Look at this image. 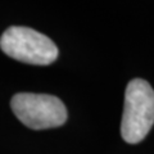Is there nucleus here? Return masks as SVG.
I'll return each mask as SVG.
<instances>
[{
  "mask_svg": "<svg viewBox=\"0 0 154 154\" xmlns=\"http://www.w3.org/2000/svg\"><path fill=\"white\" fill-rule=\"evenodd\" d=\"M11 107L19 121L32 130L59 127L68 117L62 100L49 94L18 93L12 98Z\"/></svg>",
  "mask_w": 154,
  "mask_h": 154,
  "instance_id": "3",
  "label": "nucleus"
},
{
  "mask_svg": "<svg viewBox=\"0 0 154 154\" xmlns=\"http://www.w3.org/2000/svg\"><path fill=\"white\" fill-rule=\"evenodd\" d=\"M0 49L22 63L48 66L57 60L58 48L48 36L30 27L12 26L0 37Z\"/></svg>",
  "mask_w": 154,
  "mask_h": 154,
  "instance_id": "2",
  "label": "nucleus"
},
{
  "mask_svg": "<svg viewBox=\"0 0 154 154\" xmlns=\"http://www.w3.org/2000/svg\"><path fill=\"white\" fill-rule=\"evenodd\" d=\"M154 125V90L141 79L128 82L125 93L121 135L128 144H137L146 137Z\"/></svg>",
  "mask_w": 154,
  "mask_h": 154,
  "instance_id": "1",
  "label": "nucleus"
}]
</instances>
